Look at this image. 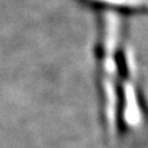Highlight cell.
I'll list each match as a JSON object with an SVG mask.
<instances>
[{"label": "cell", "instance_id": "obj_1", "mask_svg": "<svg viewBox=\"0 0 148 148\" xmlns=\"http://www.w3.org/2000/svg\"><path fill=\"white\" fill-rule=\"evenodd\" d=\"M82 1L92 4V5H99V6H109L115 9H125L126 11H140L142 9L141 4H137L135 0H82Z\"/></svg>", "mask_w": 148, "mask_h": 148}]
</instances>
